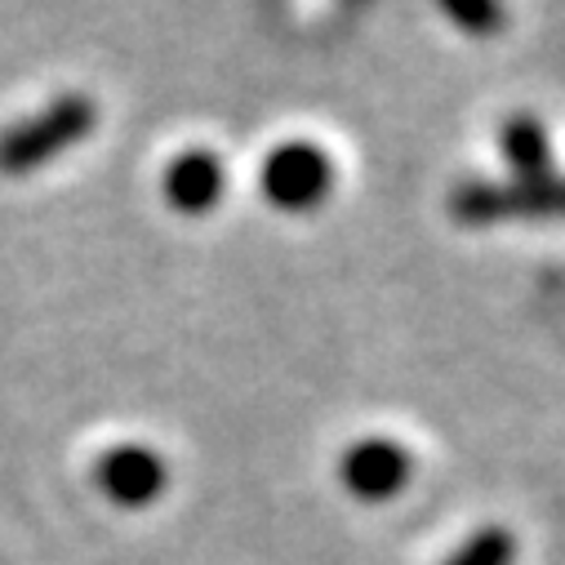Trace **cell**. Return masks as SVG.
Instances as JSON below:
<instances>
[{"label": "cell", "mask_w": 565, "mask_h": 565, "mask_svg": "<svg viewBox=\"0 0 565 565\" xmlns=\"http://www.w3.org/2000/svg\"><path fill=\"white\" fill-rule=\"evenodd\" d=\"M258 188L276 210H290V214L317 210L334 192V161L312 143H280L263 161Z\"/></svg>", "instance_id": "3"}, {"label": "cell", "mask_w": 565, "mask_h": 565, "mask_svg": "<svg viewBox=\"0 0 565 565\" xmlns=\"http://www.w3.org/2000/svg\"><path fill=\"white\" fill-rule=\"evenodd\" d=\"M227 188V174H223V161L214 152H183L170 170H166V196L174 210L183 214H205L218 205Z\"/></svg>", "instance_id": "6"}, {"label": "cell", "mask_w": 565, "mask_h": 565, "mask_svg": "<svg viewBox=\"0 0 565 565\" xmlns=\"http://www.w3.org/2000/svg\"><path fill=\"white\" fill-rule=\"evenodd\" d=\"M512 561H516V539H512V530L486 525V530H477L446 565H512Z\"/></svg>", "instance_id": "8"}, {"label": "cell", "mask_w": 565, "mask_h": 565, "mask_svg": "<svg viewBox=\"0 0 565 565\" xmlns=\"http://www.w3.org/2000/svg\"><path fill=\"white\" fill-rule=\"evenodd\" d=\"M94 481L98 490L116 503V508H148L166 494L170 486V468L157 450L148 446H116L98 459L94 468Z\"/></svg>", "instance_id": "5"}, {"label": "cell", "mask_w": 565, "mask_h": 565, "mask_svg": "<svg viewBox=\"0 0 565 565\" xmlns=\"http://www.w3.org/2000/svg\"><path fill=\"white\" fill-rule=\"evenodd\" d=\"M499 152H503V161H508V170L516 179H543V174H552V138H547L543 120L530 116V111H516V116L503 120Z\"/></svg>", "instance_id": "7"}, {"label": "cell", "mask_w": 565, "mask_h": 565, "mask_svg": "<svg viewBox=\"0 0 565 565\" xmlns=\"http://www.w3.org/2000/svg\"><path fill=\"white\" fill-rule=\"evenodd\" d=\"M450 214L468 227L512 223V218H565V174L512 179V183H459L450 192Z\"/></svg>", "instance_id": "2"}, {"label": "cell", "mask_w": 565, "mask_h": 565, "mask_svg": "<svg viewBox=\"0 0 565 565\" xmlns=\"http://www.w3.org/2000/svg\"><path fill=\"white\" fill-rule=\"evenodd\" d=\"M446 14H450L459 28H468L472 36H490L494 28H503V10H499V6H486V0H477V6H463V0H450Z\"/></svg>", "instance_id": "9"}, {"label": "cell", "mask_w": 565, "mask_h": 565, "mask_svg": "<svg viewBox=\"0 0 565 565\" xmlns=\"http://www.w3.org/2000/svg\"><path fill=\"white\" fill-rule=\"evenodd\" d=\"M98 125V103L85 94H63L36 116L10 125L0 134V174H32L54 157L72 152L81 138Z\"/></svg>", "instance_id": "1"}, {"label": "cell", "mask_w": 565, "mask_h": 565, "mask_svg": "<svg viewBox=\"0 0 565 565\" xmlns=\"http://www.w3.org/2000/svg\"><path fill=\"white\" fill-rule=\"evenodd\" d=\"M343 486L361 503H387L396 499L414 477V455L387 437H365L343 455Z\"/></svg>", "instance_id": "4"}]
</instances>
